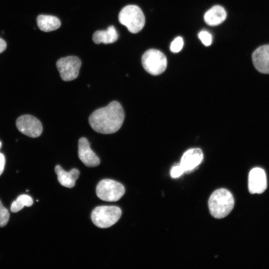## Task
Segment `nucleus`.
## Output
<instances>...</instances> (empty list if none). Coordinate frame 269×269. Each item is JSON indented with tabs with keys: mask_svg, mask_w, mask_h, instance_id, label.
I'll return each mask as SVG.
<instances>
[{
	"mask_svg": "<svg viewBox=\"0 0 269 269\" xmlns=\"http://www.w3.org/2000/svg\"><path fill=\"white\" fill-rule=\"evenodd\" d=\"M124 119L125 114L121 105L114 101L108 106L93 112L89 117V123L96 132L111 134L116 133L121 128Z\"/></svg>",
	"mask_w": 269,
	"mask_h": 269,
	"instance_id": "obj_1",
	"label": "nucleus"
},
{
	"mask_svg": "<svg viewBox=\"0 0 269 269\" xmlns=\"http://www.w3.org/2000/svg\"><path fill=\"white\" fill-rule=\"evenodd\" d=\"M234 204L233 195L224 188L215 190L208 200L210 214L217 219L223 218L228 215L233 209Z\"/></svg>",
	"mask_w": 269,
	"mask_h": 269,
	"instance_id": "obj_2",
	"label": "nucleus"
},
{
	"mask_svg": "<svg viewBox=\"0 0 269 269\" xmlns=\"http://www.w3.org/2000/svg\"><path fill=\"white\" fill-rule=\"evenodd\" d=\"M119 21L132 33L139 32L145 24V17L141 9L135 5L124 7L119 14Z\"/></svg>",
	"mask_w": 269,
	"mask_h": 269,
	"instance_id": "obj_3",
	"label": "nucleus"
},
{
	"mask_svg": "<svg viewBox=\"0 0 269 269\" xmlns=\"http://www.w3.org/2000/svg\"><path fill=\"white\" fill-rule=\"evenodd\" d=\"M122 215V210L116 206H101L92 212L93 223L100 228H109L118 221Z\"/></svg>",
	"mask_w": 269,
	"mask_h": 269,
	"instance_id": "obj_4",
	"label": "nucleus"
},
{
	"mask_svg": "<svg viewBox=\"0 0 269 269\" xmlns=\"http://www.w3.org/2000/svg\"><path fill=\"white\" fill-rule=\"evenodd\" d=\"M141 63L147 72L152 75H157L165 71L167 62L162 52L157 49H150L142 55Z\"/></svg>",
	"mask_w": 269,
	"mask_h": 269,
	"instance_id": "obj_5",
	"label": "nucleus"
},
{
	"mask_svg": "<svg viewBox=\"0 0 269 269\" xmlns=\"http://www.w3.org/2000/svg\"><path fill=\"white\" fill-rule=\"evenodd\" d=\"M125 192V187L121 183L110 179L101 180L96 187L97 196L105 201H117L121 199Z\"/></svg>",
	"mask_w": 269,
	"mask_h": 269,
	"instance_id": "obj_6",
	"label": "nucleus"
},
{
	"mask_svg": "<svg viewBox=\"0 0 269 269\" xmlns=\"http://www.w3.org/2000/svg\"><path fill=\"white\" fill-rule=\"evenodd\" d=\"M81 66L80 59L75 56L61 58L56 62V67L60 77L64 81L75 79L79 75Z\"/></svg>",
	"mask_w": 269,
	"mask_h": 269,
	"instance_id": "obj_7",
	"label": "nucleus"
},
{
	"mask_svg": "<svg viewBox=\"0 0 269 269\" xmlns=\"http://www.w3.org/2000/svg\"><path fill=\"white\" fill-rule=\"evenodd\" d=\"M16 126L19 132L31 137L39 136L42 132L41 122L31 115H25L18 118Z\"/></svg>",
	"mask_w": 269,
	"mask_h": 269,
	"instance_id": "obj_8",
	"label": "nucleus"
},
{
	"mask_svg": "<svg viewBox=\"0 0 269 269\" xmlns=\"http://www.w3.org/2000/svg\"><path fill=\"white\" fill-rule=\"evenodd\" d=\"M267 188V176L265 170L260 167L251 170L248 176V189L251 194H261Z\"/></svg>",
	"mask_w": 269,
	"mask_h": 269,
	"instance_id": "obj_9",
	"label": "nucleus"
},
{
	"mask_svg": "<svg viewBox=\"0 0 269 269\" xmlns=\"http://www.w3.org/2000/svg\"><path fill=\"white\" fill-rule=\"evenodd\" d=\"M78 155L81 161L88 167H95L100 163L99 157L90 148L88 139L84 137L78 141Z\"/></svg>",
	"mask_w": 269,
	"mask_h": 269,
	"instance_id": "obj_10",
	"label": "nucleus"
},
{
	"mask_svg": "<svg viewBox=\"0 0 269 269\" xmlns=\"http://www.w3.org/2000/svg\"><path fill=\"white\" fill-rule=\"evenodd\" d=\"M255 67L260 72L269 74V44L260 46L252 54Z\"/></svg>",
	"mask_w": 269,
	"mask_h": 269,
	"instance_id": "obj_11",
	"label": "nucleus"
},
{
	"mask_svg": "<svg viewBox=\"0 0 269 269\" xmlns=\"http://www.w3.org/2000/svg\"><path fill=\"white\" fill-rule=\"evenodd\" d=\"M203 158V152L200 149L191 148L183 154L180 165L184 171L191 170L201 162Z\"/></svg>",
	"mask_w": 269,
	"mask_h": 269,
	"instance_id": "obj_12",
	"label": "nucleus"
},
{
	"mask_svg": "<svg viewBox=\"0 0 269 269\" xmlns=\"http://www.w3.org/2000/svg\"><path fill=\"white\" fill-rule=\"evenodd\" d=\"M55 171L57 175L59 183L68 188H72L75 186V182L80 175V172L77 169L73 168L70 171L67 172L59 165L55 166Z\"/></svg>",
	"mask_w": 269,
	"mask_h": 269,
	"instance_id": "obj_13",
	"label": "nucleus"
},
{
	"mask_svg": "<svg viewBox=\"0 0 269 269\" xmlns=\"http://www.w3.org/2000/svg\"><path fill=\"white\" fill-rule=\"evenodd\" d=\"M227 13L221 6L214 5L205 13L204 19L206 24L210 26H216L222 23L226 18Z\"/></svg>",
	"mask_w": 269,
	"mask_h": 269,
	"instance_id": "obj_14",
	"label": "nucleus"
},
{
	"mask_svg": "<svg viewBox=\"0 0 269 269\" xmlns=\"http://www.w3.org/2000/svg\"><path fill=\"white\" fill-rule=\"evenodd\" d=\"M118 38V33L113 25L109 26L105 30H97L92 36L93 41L96 44L112 43L116 41Z\"/></svg>",
	"mask_w": 269,
	"mask_h": 269,
	"instance_id": "obj_15",
	"label": "nucleus"
},
{
	"mask_svg": "<svg viewBox=\"0 0 269 269\" xmlns=\"http://www.w3.org/2000/svg\"><path fill=\"white\" fill-rule=\"evenodd\" d=\"M37 24L41 30L49 32L59 28L61 22L59 18L55 16L41 14L37 18Z\"/></svg>",
	"mask_w": 269,
	"mask_h": 269,
	"instance_id": "obj_16",
	"label": "nucleus"
},
{
	"mask_svg": "<svg viewBox=\"0 0 269 269\" xmlns=\"http://www.w3.org/2000/svg\"><path fill=\"white\" fill-rule=\"evenodd\" d=\"M33 203V199L30 196L26 194L20 195L12 203L10 211L13 213L17 212L24 206L30 207Z\"/></svg>",
	"mask_w": 269,
	"mask_h": 269,
	"instance_id": "obj_17",
	"label": "nucleus"
},
{
	"mask_svg": "<svg viewBox=\"0 0 269 269\" xmlns=\"http://www.w3.org/2000/svg\"><path fill=\"white\" fill-rule=\"evenodd\" d=\"M9 218L8 210L2 205L0 200V227L5 226L7 223Z\"/></svg>",
	"mask_w": 269,
	"mask_h": 269,
	"instance_id": "obj_18",
	"label": "nucleus"
},
{
	"mask_svg": "<svg viewBox=\"0 0 269 269\" xmlns=\"http://www.w3.org/2000/svg\"><path fill=\"white\" fill-rule=\"evenodd\" d=\"M183 44L182 38L178 36L172 41L170 46V50L173 53L178 52L182 49Z\"/></svg>",
	"mask_w": 269,
	"mask_h": 269,
	"instance_id": "obj_19",
	"label": "nucleus"
},
{
	"mask_svg": "<svg viewBox=\"0 0 269 269\" xmlns=\"http://www.w3.org/2000/svg\"><path fill=\"white\" fill-rule=\"evenodd\" d=\"M199 38L205 46H209L212 42V35L207 31H201L198 34Z\"/></svg>",
	"mask_w": 269,
	"mask_h": 269,
	"instance_id": "obj_20",
	"label": "nucleus"
},
{
	"mask_svg": "<svg viewBox=\"0 0 269 269\" xmlns=\"http://www.w3.org/2000/svg\"><path fill=\"white\" fill-rule=\"evenodd\" d=\"M184 170L180 165L173 166L170 171V175L172 178H177L184 172Z\"/></svg>",
	"mask_w": 269,
	"mask_h": 269,
	"instance_id": "obj_21",
	"label": "nucleus"
},
{
	"mask_svg": "<svg viewBox=\"0 0 269 269\" xmlns=\"http://www.w3.org/2000/svg\"><path fill=\"white\" fill-rule=\"evenodd\" d=\"M5 160L4 155L0 152V175L3 171Z\"/></svg>",
	"mask_w": 269,
	"mask_h": 269,
	"instance_id": "obj_22",
	"label": "nucleus"
},
{
	"mask_svg": "<svg viewBox=\"0 0 269 269\" xmlns=\"http://www.w3.org/2000/svg\"><path fill=\"white\" fill-rule=\"evenodd\" d=\"M6 48V43L4 40L0 38V53L3 52Z\"/></svg>",
	"mask_w": 269,
	"mask_h": 269,
	"instance_id": "obj_23",
	"label": "nucleus"
},
{
	"mask_svg": "<svg viewBox=\"0 0 269 269\" xmlns=\"http://www.w3.org/2000/svg\"><path fill=\"white\" fill-rule=\"evenodd\" d=\"M1 147V141H0V149Z\"/></svg>",
	"mask_w": 269,
	"mask_h": 269,
	"instance_id": "obj_24",
	"label": "nucleus"
}]
</instances>
